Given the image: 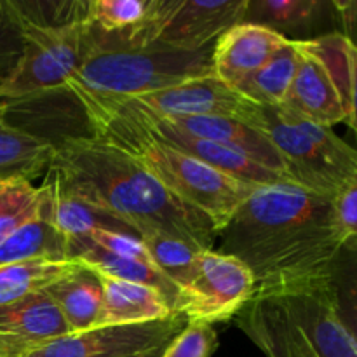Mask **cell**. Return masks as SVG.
Here are the masks:
<instances>
[{"label": "cell", "mask_w": 357, "mask_h": 357, "mask_svg": "<svg viewBox=\"0 0 357 357\" xmlns=\"http://www.w3.org/2000/svg\"><path fill=\"white\" fill-rule=\"evenodd\" d=\"M216 237L218 253L243 261L257 286L337 275L347 246L333 218V199L291 183L255 187Z\"/></svg>", "instance_id": "6da1fadb"}, {"label": "cell", "mask_w": 357, "mask_h": 357, "mask_svg": "<svg viewBox=\"0 0 357 357\" xmlns=\"http://www.w3.org/2000/svg\"><path fill=\"white\" fill-rule=\"evenodd\" d=\"M49 169L84 201L124 223L136 236L166 232L213 250V223L180 199L114 145L93 136H65L54 143Z\"/></svg>", "instance_id": "7a4b0ae2"}, {"label": "cell", "mask_w": 357, "mask_h": 357, "mask_svg": "<svg viewBox=\"0 0 357 357\" xmlns=\"http://www.w3.org/2000/svg\"><path fill=\"white\" fill-rule=\"evenodd\" d=\"M63 89L80 105L93 138L110 143L131 157L171 195L204 215L216 234L255 188L153 138L114 96L91 93L73 82H66Z\"/></svg>", "instance_id": "3957f363"}, {"label": "cell", "mask_w": 357, "mask_h": 357, "mask_svg": "<svg viewBox=\"0 0 357 357\" xmlns=\"http://www.w3.org/2000/svg\"><path fill=\"white\" fill-rule=\"evenodd\" d=\"M236 324L267 357H357L335 275L257 286Z\"/></svg>", "instance_id": "277c9868"}, {"label": "cell", "mask_w": 357, "mask_h": 357, "mask_svg": "<svg viewBox=\"0 0 357 357\" xmlns=\"http://www.w3.org/2000/svg\"><path fill=\"white\" fill-rule=\"evenodd\" d=\"M239 122L267 138L291 185L333 199L357 180V153L333 128L314 124L281 107L251 105Z\"/></svg>", "instance_id": "5b68a950"}, {"label": "cell", "mask_w": 357, "mask_h": 357, "mask_svg": "<svg viewBox=\"0 0 357 357\" xmlns=\"http://www.w3.org/2000/svg\"><path fill=\"white\" fill-rule=\"evenodd\" d=\"M23 20V52L0 86V105L63 89L82 63L89 40L87 2H66L63 13H40L37 2H17Z\"/></svg>", "instance_id": "8992f818"}, {"label": "cell", "mask_w": 357, "mask_h": 357, "mask_svg": "<svg viewBox=\"0 0 357 357\" xmlns=\"http://www.w3.org/2000/svg\"><path fill=\"white\" fill-rule=\"evenodd\" d=\"M211 47L188 52L164 45L126 47L98 44L91 37L89 28L82 63L66 82L77 84L91 93L136 98L209 75Z\"/></svg>", "instance_id": "52a82bcc"}, {"label": "cell", "mask_w": 357, "mask_h": 357, "mask_svg": "<svg viewBox=\"0 0 357 357\" xmlns=\"http://www.w3.org/2000/svg\"><path fill=\"white\" fill-rule=\"evenodd\" d=\"M246 7L248 0H153L145 26L126 47L164 45L204 51L223 31L243 23Z\"/></svg>", "instance_id": "ba28073f"}, {"label": "cell", "mask_w": 357, "mask_h": 357, "mask_svg": "<svg viewBox=\"0 0 357 357\" xmlns=\"http://www.w3.org/2000/svg\"><path fill=\"white\" fill-rule=\"evenodd\" d=\"M255 288L253 274L236 257L201 251L190 282L180 291L174 314L187 323H225L246 305Z\"/></svg>", "instance_id": "9c48e42d"}, {"label": "cell", "mask_w": 357, "mask_h": 357, "mask_svg": "<svg viewBox=\"0 0 357 357\" xmlns=\"http://www.w3.org/2000/svg\"><path fill=\"white\" fill-rule=\"evenodd\" d=\"M185 324L180 314H173L153 323L91 328L56 338L24 357H132L167 345Z\"/></svg>", "instance_id": "30bf717a"}, {"label": "cell", "mask_w": 357, "mask_h": 357, "mask_svg": "<svg viewBox=\"0 0 357 357\" xmlns=\"http://www.w3.org/2000/svg\"><path fill=\"white\" fill-rule=\"evenodd\" d=\"M114 98L146 132H150V135L153 136V138L166 143V145L173 146V149L181 150V152L187 153V155L201 160L206 166L213 167V169L220 171V173L227 174V176L234 178V180L243 181V183L251 185V187L289 183V181L284 180L281 174L267 169V167H264L261 164L255 162V160L248 159V157L241 155V153L234 152V150L225 149V146L222 145H216V143L208 142V139L195 138V136L174 128V126L169 124L162 115L150 110V108L143 107V105L131 100V98Z\"/></svg>", "instance_id": "8fae6325"}, {"label": "cell", "mask_w": 357, "mask_h": 357, "mask_svg": "<svg viewBox=\"0 0 357 357\" xmlns=\"http://www.w3.org/2000/svg\"><path fill=\"white\" fill-rule=\"evenodd\" d=\"M131 100L167 117H229L236 121L253 105L213 73Z\"/></svg>", "instance_id": "7c38bea8"}, {"label": "cell", "mask_w": 357, "mask_h": 357, "mask_svg": "<svg viewBox=\"0 0 357 357\" xmlns=\"http://www.w3.org/2000/svg\"><path fill=\"white\" fill-rule=\"evenodd\" d=\"M72 333L45 291L0 307V357H24Z\"/></svg>", "instance_id": "4fadbf2b"}, {"label": "cell", "mask_w": 357, "mask_h": 357, "mask_svg": "<svg viewBox=\"0 0 357 357\" xmlns=\"http://www.w3.org/2000/svg\"><path fill=\"white\" fill-rule=\"evenodd\" d=\"M286 40V37L260 24H236L213 44L211 73L234 89L264 66Z\"/></svg>", "instance_id": "5bb4252c"}, {"label": "cell", "mask_w": 357, "mask_h": 357, "mask_svg": "<svg viewBox=\"0 0 357 357\" xmlns=\"http://www.w3.org/2000/svg\"><path fill=\"white\" fill-rule=\"evenodd\" d=\"M296 45L300 51V61L281 108L326 128H333L340 122L347 124L340 94L323 63L300 47L298 40Z\"/></svg>", "instance_id": "9a60e30c"}, {"label": "cell", "mask_w": 357, "mask_h": 357, "mask_svg": "<svg viewBox=\"0 0 357 357\" xmlns=\"http://www.w3.org/2000/svg\"><path fill=\"white\" fill-rule=\"evenodd\" d=\"M162 117L181 131L234 150L288 180L284 164L274 146L267 142L265 136L250 126L229 117H167V115Z\"/></svg>", "instance_id": "2e32d148"}, {"label": "cell", "mask_w": 357, "mask_h": 357, "mask_svg": "<svg viewBox=\"0 0 357 357\" xmlns=\"http://www.w3.org/2000/svg\"><path fill=\"white\" fill-rule=\"evenodd\" d=\"M100 275L103 286L98 326H126L162 321L173 316L164 296L150 286ZM96 326V328H98Z\"/></svg>", "instance_id": "e0dca14e"}, {"label": "cell", "mask_w": 357, "mask_h": 357, "mask_svg": "<svg viewBox=\"0 0 357 357\" xmlns=\"http://www.w3.org/2000/svg\"><path fill=\"white\" fill-rule=\"evenodd\" d=\"M58 307L70 331H86L98 326L103 286L100 275L77 261L75 267L44 289Z\"/></svg>", "instance_id": "ac0fdd59"}, {"label": "cell", "mask_w": 357, "mask_h": 357, "mask_svg": "<svg viewBox=\"0 0 357 357\" xmlns=\"http://www.w3.org/2000/svg\"><path fill=\"white\" fill-rule=\"evenodd\" d=\"M42 185L47 194L49 218L66 239L84 236L91 230H110L136 236L124 223L68 190L51 169L45 173V181Z\"/></svg>", "instance_id": "d6986e66"}, {"label": "cell", "mask_w": 357, "mask_h": 357, "mask_svg": "<svg viewBox=\"0 0 357 357\" xmlns=\"http://www.w3.org/2000/svg\"><path fill=\"white\" fill-rule=\"evenodd\" d=\"M66 257L68 260L79 261L96 274L108 275V278L119 279V281L150 286L164 296L173 312L176 309L178 300H180V289L153 265L117 257V255H112L96 246L77 243V241H66Z\"/></svg>", "instance_id": "ffe728a7"}, {"label": "cell", "mask_w": 357, "mask_h": 357, "mask_svg": "<svg viewBox=\"0 0 357 357\" xmlns=\"http://www.w3.org/2000/svg\"><path fill=\"white\" fill-rule=\"evenodd\" d=\"M66 260V237L52 225L49 218L47 194L44 188V204L40 213L13 230L0 243V267L26 261Z\"/></svg>", "instance_id": "44dd1931"}, {"label": "cell", "mask_w": 357, "mask_h": 357, "mask_svg": "<svg viewBox=\"0 0 357 357\" xmlns=\"http://www.w3.org/2000/svg\"><path fill=\"white\" fill-rule=\"evenodd\" d=\"M54 142L10 124L7 107L0 105V178L33 180L47 173Z\"/></svg>", "instance_id": "7402d4cb"}, {"label": "cell", "mask_w": 357, "mask_h": 357, "mask_svg": "<svg viewBox=\"0 0 357 357\" xmlns=\"http://www.w3.org/2000/svg\"><path fill=\"white\" fill-rule=\"evenodd\" d=\"M300 47L305 49L312 56H316L323 66L326 68L328 75L333 80L338 94H340L342 105H344L345 115H347V126L351 129L356 128V59L357 49L354 40L342 35V31L321 35L316 38L298 40Z\"/></svg>", "instance_id": "603a6c76"}, {"label": "cell", "mask_w": 357, "mask_h": 357, "mask_svg": "<svg viewBox=\"0 0 357 357\" xmlns=\"http://www.w3.org/2000/svg\"><path fill=\"white\" fill-rule=\"evenodd\" d=\"M298 61L300 51L296 40L288 38L264 66L234 89L260 107H281L295 79Z\"/></svg>", "instance_id": "cb8c5ba5"}, {"label": "cell", "mask_w": 357, "mask_h": 357, "mask_svg": "<svg viewBox=\"0 0 357 357\" xmlns=\"http://www.w3.org/2000/svg\"><path fill=\"white\" fill-rule=\"evenodd\" d=\"M324 0H248L243 23L260 24L284 37V31L310 30L331 10Z\"/></svg>", "instance_id": "d4e9b609"}, {"label": "cell", "mask_w": 357, "mask_h": 357, "mask_svg": "<svg viewBox=\"0 0 357 357\" xmlns=\"http://www.w3.org/2000/svg\"><path fill=\"white\" fill-rule=\"evenodd\" d=\"M75 265V260L3 265L0 267V307L44 291L47 286L68 274Z\"/></svg>", "instance_id": "484cf974"}, {"label": "cell", "mask_w": 357, "mask_h": 357, "mask_svg": "<svg viewBox=\"0 0 357 357\" xmlns=\"http://www.w3.org/2000/svg\"><path fill=\"white\" fill-rule=\"evenodd\" d=\"M142 243L152 264L180 291L190 282L192 275H194L199 253L206 251L195 244L188 243V241L181 239V237L171 236L166 232H157L142 237Z\"/></svg>", "instance_id": "4316f807"}, {"label": "cell", "mask_w": 357, "mask_h": 357, "mask_svg": "<svg viewBox=\"0 0 357 357\" xmlns=\"http://www.w3.org/2000/svg\"><path fill=\"white\" fill-rule=\"evenodd\" d=\"M44 204V187L24 178H0V243L35 218Z\"/></svg>", "instance_id": "83f0119b"}, {"label": "cell", "mask_w": 357, "mask_h": 357, "mask_svg": "<svg viewBox=\"0 0 357 357\" xmlns=\"http://www.w3.org/2000/svg\"><path fill=\"white\" fill-rule=\"evenodd\" d=\"M23 52V20L14 0H0V86L13 75Z\"/></svg>", "instance_id": "f1b7e54d"}, {"label": "cell", "mask_w": 357, "mask_h": 357, "mask_svg": "<svg viewBox=\"0 0 357 357\" xmlns=\"http://www.w3.org/2000/svg\"><path fill=\"white\" fill-rule=\"evenodd\" d=\"M216 345L218 338L211 324L187 323L167 344L162 357H211Z\"/></svg>", "instance_id": "f546056e"}, {"label": "cell", "mask_w": 357, "mask_h": 357, "mask_svg": "<svg viewBox=\"0 0 357 357\" xmlns=\"http://www.w3.org/2000/svg\"><path fill=\"white\" fill-rule=\"evenodd\" d=\"M66 241H77V243L89 244V246H96L100 250L108 251V253L117 255V257L131 258V260L142 261V264L153 265L149 253H146L145 246H143L142 239L138 236H132V234L110 232V230H91V232L84 234V236L72 237V239Z\"/></svg>", "instance_id": "4dcf8cb0"}, {"label": "cell", "mask_w": 357, "mask_h": 357, "mask_svg": "<svg viewBox=\"0 0 357 357\" xmlns=\"http://www.w3.org/2000/svg\"><path fill=\"white\" fill-rule=\"evenodd\" d=\"M333 218L344 244L354 248L357 236V180L333 197Z\"/></svg>", "instance_id": "1f68e13d"}, {"label": "cell", "mask_w": 357, "mask_h": 357, "mask_svg": "<svg viewBox=\"0 0 357 357\" xmlns=\"http://www.w3.org/2000/svg\"><path fill=\"white\" fill-rule=\"evenodd\" d=\"M333 6L335 14L342 20L344 24V33L347 38L354 40V28H356V20H357V3L354 0H349V2H331Z\"/></svg>", "instance_id": "d6a6232c"}, {"label": "cell", "mask_w": 357, "mask_h": 357, "mask_svg": "<svg viewBox=\"0 0 357 357\" xmlns=\"http://www.w3.org/2000/svg\"><path fill=\"white\" fill-rule=\"evenodd\" d=\"M167 345H164V347H157V349H152V351H146V352H142V354L138 356H132V357H162V352L164 349H166Z\"/></svg>", "instance_id": "836d02e7"}]
</instances>
